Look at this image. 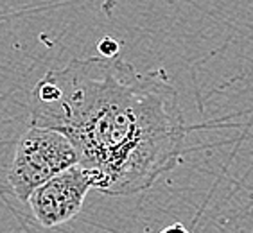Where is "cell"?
Instances as JSON below:
<instances>
[{
	"label": "cell",
	"mask_w": 253,
	"mask_h": 233,
	"mask_svg": "<svg viewBox=\"0 0 253 233\" xmlns=\"http://www.w3.org/2000/svg\"><path fill=\"white\" fill-rule=\"evenodd\" d=\"M31 124L68 136L93 189L106 195L147 190L178 165L187 142L180 97L166 70L138 72L104 56L45 74L31 93Z\"/></svg>",
	"instance_id": "cell-1"
},
{
	"label": "cell",
	"mask_w": 253,
	"mask_h": 233,
	"mask_svg": "<svg viewBox=\"0 0 253 233\" xmlns=\"http://www.w3.org/2000/svg\"><path fill=\"white\" fill-rule=\"evenodd\" d=\"M76 163H79V155L68 136L31 124L16 144L7 180L16 197L27 203L40 185Z\"/></svg>",
	"instance_id": "cell-2"
},
{
	"label": "cell",
	"mask_w": 253,
	"mask_h": 233,
	"mask_svg": "<svg viewBox=\"0 0 253 233\" xmlns=\"http://www.w3.org/2000/svg\"><path fill=\"white\" fill-rule=\"evenodd\" d=\"M90 189H93L92 174L76 163L40 185L27 203L34 219L43 228H56L81 212Z\"/></svg>",
	"instance_id": "cell-3"
},
{
	"label": "cell",
	"mask_w": 253,
	"mask_h": 233,
	"mask_svg": "<svg viewBox=\"0 0 253 233\" xmlns=\"http://www.w3.org/2000/svg\"><path fill=\"white\" fill-rule=\"evenodd\" d=\"M97 49L104 58H115L119 52V43L112 36H104L101 41H97Z\"/></svg>",
	"instance_id": "cell-4"
},
{
	"label": "cell",
	"mask_w": 253,
	"mask_h": 233,
	"mask_svg": "<svg viewBox=\"0 0 253 233\" xmlns=\"http://www.w3.org/2000/svg\"><path fill=\"white\" fill-rule=\"evenodd\" d=\"M160 233H190V232L181 223H172L170 226H167L166 230H162Z\"/></svg>",
	"instance_id": "cell-5"
}]
</instances>
